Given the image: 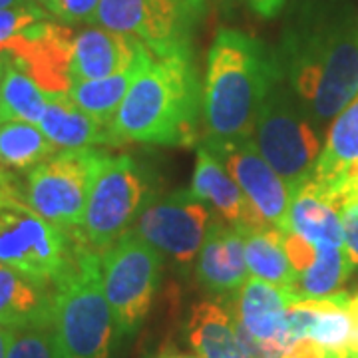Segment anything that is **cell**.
<instances>
[{
  "mask_svg": "<svg viewBox=\"0 0 358 358\" xmlns=\"http://www.w3.org/2000/svg\"><path fill=\"white\" fill-rule=\"evenodd\" d=\"M277 60L308 120L322 126L358 94V22L307 14L282 34Z\"/></svg>",
  "mask_w": 358,
  "mask_h": 358,
  "instance_id": "cell-1",
  "label": "cell"
},
{
  "mask_svg": "<svg viewBox=\"0 0 358 358\" xmlns=\"http://www.w3.org/2000/svg\"><path fill=\"white\" fill-rule=\"evenodd\" d=\"M281 76L277 54L241 30L221 28L207 54L205 140H253L259 108Z\"/></svg>",
  "mask_w": 358,
  "mask_h": 358,
  "instance_id": "cell-2",
  "label": "cell"
},
{
  "mask_svg": "<svg viewBox=\"0 0 358 358\" xmlns=\"http://www.w3.org/2000/svg\"><path fill=\"white\" fill-rule=\"evenodd\" d=\"M203 103L189 50L154 56L122 100L112 134L122 143L192 145Z\"/></svg>",
  "mask_w": 358,
  "mask_h": 358,
  "instance_id": "cell-3",
  "label": "cell"
},
{
  "mask_svg": "<svg viewBox=\"0 0 358 358\" xmlns=\"http://www.w3.org/2000/svg\"><path fill=\"white\" fill-rule=\"evenodd\" d=\"M54 324L66 358H112L120 336L102 285V253L76 231L66 271L52 285Z\"/></svg>",
  "mask_w": 358,
  "mask_h": 358,
  "instance_id": "cell-4",
  "label": "cell"
},
{
  "mask_svg": "<svg viewBox=\"0 0 358 358\" xmlns=\"http://www.w3.org/2000/svg\"><path fill=\"white\" fill-rule=\"evenodd\" d=\"M253 141L291 193L313 178L322 150L320 134L301 108L282 70L259 108Z\"/></svg>",
  "mask_w": 358,
  "mask_h": 358,
  "instance_id": "cell-5",
  "label": "cell"
},
{
  "mask_svg": "<svg viewBox=\"0 0 358 358\" xmlns=\"http://www.w3.org/2000/svg\"><path fill=\"white\" fill-rule=\"evenodd\" d=\"M148 201L150 185L134 157L106 154L96 171L78 233L92 249L103 253L131 229Z\"/></svg>",
  "mask_w": 358,
  "mask_h": 358,
  "instance_id": "cell-6",
  "label": "cell"
},
{
  "mask_svg": "<svg viewBox=\"0 0 358 358\" xmlns=\"http://www.w3.org/2000/svg\"><path fill=\"white\" fill-rule=\"evenodd\" d=\"M162 273V253L136 231L102 253V285L120 334H134L148 319Z\"/></svg>",
  "mask_w": 358,
  "mask_h": 358,
  "instance_id": "cell-7",
  "label": "cell"
},
{
  "mask_svg": "<svg viewBox=\"0 0 358 358\" xmlns=\"http://www.w3.org/2000/svg\"><path fill=\"white\" fill-rule=\"evenodd\" d=\"M76 229H62L26 203L0 209V263L54 285L74 255Z\"/></svg>",
  "mask_w": 358,
  "mask_h": 358,
  "instance_id": "cell-8",
  "label": "cell"
},
{
  "mask_svg": "<svg viewBox=\"0 0 358 358\" xmlns=\"http://www.w3.org/2000/svg\"><path fill=\"white\" fill-rule=\"evenodd\" d=\"M103 155L100 148L60 150L26 176V205L62 229H78Z\"/></svg>",
  "mask_w": 358,
  "mask_h": 358,
  "instance_id": "cell-9",
  "label": "cell"
},
{
  "mask_svg": "<svg viewBox=\"0 0 358 358\" xmlns=\"http://www.w3.org/2000/svg\"><path fill=\"white\" fill-rule=\"evenodd\" d=\"M213 221L211 209L192 189H181L152 199L136 219V231L159 253L169 255L181 268H187L199 255L207 229Z\"/></svg>",
  "mask_w": 358,
  "mask_h": 358,
  "instance_id": "cell-10",
  "label": "cell"
},
{
  "mask_svg": "<svg viewBox=\"0 0 358 358\" xmlns=\"http://www.w3.org/2000/svg\"><path fill=\"white\" fill-rule=\"evenodd\" d=\"M189 13L178 0H102L96 24L141 40L154 56L189 50Z\"/></svg>",
  "mask_w": 358,
  "mask_h": 358,
  "instance_id": "cell-11",
  "label": "cell"
},
{
  "mask_svg": "<svg viewBox=\"0 0 358 358\" xmlns=\"http://www.w3.org/2000/svg\"><path fill=\"white\" fill-rule=\"evenodd\" d=\"M203 145L227 169L257 211L277 229L287 227L291 192L268 166L253 140H205Z\"/></svg>",
  "mask_w": 358,
  "mask_h": 358,
  "instance_id": "cell-12",
  "label": "cell"
},
{
  "mask_svg": "<svg viewBox=\"0 0 358 358\" xmlns=\"http://www.w3.org/2000/svg\"><path fill=\"white\" fill-rule=\"evenodd\" d=\"M72 42L74 34L66 26L44 20L20 34L4 54L46 94H68L72 86Z\"/></svg>",
  "mask_w": 358,
  "mask_h": 358,
  "instance_id": "cell-13",
  "label": "cell"
},
{
  "mask_svg": "<svg viewBox=\"0 0 358 358\" xmlns=\"http://www.w3.org/2000/svg\"><path fill=\"white\" fill-rule=\"evenodd\" d=\"M358 167V94L346 103L329 128L327 141L315 164L313 181L341 211L352 195L350 171Z\"/></svg>",
  "mask_w": 358,
  "mask_h": 358,
  "instance_id": "cell-14",
  "label": "cell"
},
{
  "mask_svg": "<svg viewBox=\"0 0 358 358\" xmlns=\"http://www.w3.org/2000/svg\"><path fill=\"white\" fill-rule=\"evenodd\" d=\"M296 301L301 299L293 289L249 277L235 293V299H231L227 310L231 319L257 341L275 345L287 352L293 345L287 333V310Z\"/></svg>",
  "mask_w": 358,
  "mask_h": 358,
  "instance_id": "cell-15",
  "label": "cell"
},
{
  "mask_svg": "<svg viewBox=\"0 0 358 358\" xmlns=\"http://www.w3.org/2000/svg\"><path fill=\"white\" fill-rule=\"evenodd\" d=\"M197 281L215 294L237 293L249 279L245 237L231 223L213 219L197 255Z\"/></svg>",
  "mask_w": 358,
  "mask_h": 358,
  "instance_id": "cell-16",
  "label": "cell"
},
{
  "mask_svg": "<svg viewBox=\"0 0 358 358\" xmlns=\"http://www.w3.org/2000/svg\"><path fill=\"white\" fill-rule=\"evenodd\" d=\"M192 193L203 203L211 205L221 217L237 229H261L271 225L205 145L197 148Z\"/></svg>",
  "mask_w": 358,
  "mask_h": 358,
  "instance_id": "cell-17",
  "label": "cell"
},
{
  "mask_svg": "<svg viewBox=\"0 0 358 358\" xmlns=\"http://www.w3.org/2000/svg\"><path fill=\"white\" fill-rule=\"evenodd\" d=\"M150 50L141 40L126 36L102 26H90L78 32L72 42V82L102 80L136 62Z\"/></svg>",
  "mask_w": 358,
  "mask_h": 358,
  "instance_id": "cell-18",
  "label": "cell"
},
{
  "mask_svg": "<svg viewBox=\"0 0 358 358\" xmlns=\"http://www.w3.org/2000/svg\"><path fill=\"white\" fill-rule=\"evenodd\" d=\"M38 128L58 150L117 145L112 128L82 112L68 94H48Z\"/></svg>",
  "mask_w": 358,
  "mask_h": 358,
  "instance_id": "cell-19",
  "label": "cell"
},
{
  "mask_svg": "<svg viewBox=\"0 0 358 358\" xmlns=\"http://www.w3.org/2000/svg\"><path fill=\"white\" fill-rule=\"evenodd\" d=\"M36 124L0 122V185L18 193V173H30L42 162L58 154Z\"/></svg>",
  "mask_w": 358,
  "mask_h": 358,
  "instance_id": "cell-20",
  "label": "cell"
},
{
  "mask_svg": "<svg viewBox=\"0 0 358 358\" xmlns=\"http://www.w3.org/2000/svg\"><path fill=\"white\" fill-rule=\"evenodd\" d=\"M54 319L52 287L0 263V324L24 327Z\"/></svg>",
  "mask_w": 358,
  "mask_h": 358,
  "instance_id": "cell-21",
  "label": "cell"
},
{
  "mask_svg": "<svg viewBox=\"0 0 358 358\" xmlns=\"http://www.w3.org/2000/svg\"><path fill=\"white\" fill-rule=\"evenodd\" d=\"M282 231H293L317 247H343L341 211L315 187L313 181H307L296 192L291 193L287 227Z\"/></svg>",
  "mask_w": 358,
  "mask_h": 358,
  "instance_id": "cell-22",
  "label": "cell"
},
{
  "mask_svg": "<svg viewBox=\"0 0 358 358\" xmlns=\"http://www.w3.org/2000/svg\"><path fill=\"white\" fill-rule=\"evenodd\" d=\"M185 338L201 358H251L235 336L229 310L215 301L193 305L185 322Z\"/></svg>",
  "mask_w": 358,
  "mask_h": 358,
  "instance_id": "cell-23",
  "label": "cell"
},
{
  "mask_svg": "<svg viewBox=\"0 0 358 358\" xmlns=\"http://www.w3.org/2000/svg\"><path fill=\"white\" fill-rule=\"evenodd\" d=\"M152 58L154 54L145 50L136 62H131L112 76L102 78V80H88V82H72L68 96L82 112L92 115L103 126L112 128V120L122 100L126 98L129 86L134 84V80L138 78L141 70L150 64Z\"/></svg>",
  "mask_w": 358,
  "mask_h": 358,
  "instance_id": "cell-24",
  "label": "cell"
},
{
  "mask_svg": "<svg viewBox=\"0 0 358 358\" xmlns=\"http://www.w3.org/2000/svg\"><path fill=\"white\" fill-rule=\"evenodd\" d=\"M245 237V261L249 275L261 281L293 289L296 273L285 251L281 229L268 225L261 229H239Z\"/></svg>",
  "mask_w": 358,
  "mask_h": 358,
  "instance_id": "cell-25",
  "label": "cell"
},
{
  "mask_svg": "<svg viewBox=\"0 0 358 358\" xmlns=\"http://www.w3.org/2000/svg\"><path fill=\"white\" fill-rule=\"evenodd\" d=\"M48 94L6 54L0 78V122H28L38 126Z\"/></svg>",
  "mask_w": 358,
  "mask_h": 358,
  "instance_id": "cell-26",
  "label": "cell"
},
{
  "mask_svg": "<svg viewBox=\"0 0 358 358\" xmlns=\"http://www.w3.org/2000/svg\"><path fill=\"white\" fill-rule=\"evenodd\" d=\"M352 265L345 253V247L336 245H319L317 247V259L313 265L303 271L293 291L296 296L303 299H327L341 291L343 282L348 279Z\"/></svg>",
  "mask_w": 358,
  "mask_h": 358,
  "instance_id": "cell-27",
  "label": "cell"
},
{
  "mask_svg": "<svg viewBox=\"0 0 358 358\" xmlns=\"http://www.w3.org/2000/svg\"><path fill=\"white\" fill-rule=\"evenodd\" d=\"M348 296L350 294L345 291H338L333 296L319 299V308L308 331V338L333 352L336 358H348V345L352 336V320L346 308Z\"/></svg>",
  "mask_w": 358,
  "mask_h": 358,
  "instance_id": "cell-28",
  "label": "cell"
},
{
  "mask_svg": "<svg viewBox=\"0 0 358 358\" xmlns=\"http://www.w3.org/2000/svg\"><path fill=\"white\" fill-rule=\"evenodd\" d=\"M6 358H66L54 319L16 327Z\"/></svg>",
  "mask_w": 358,
  "mask_h": 358,
  "instance_id": "cell-29",
  "label": "cell"
},
{
  "mask_svg": "<svg viewBox=\"0 0 358 358\" xmlns=\"http://www.w3.org/2000/svg\"><path fill=\"white\" fill-rule=\"evenodd\" d=\"M50 13H46L38 4L16 6V8H0V54L13 44L20 34L38 22L50 20Z\"/></svg>",
  "mask_w": 358,
  "mask_h": 358,
  "instance_id": "cell-30",
  "label": "cell"
},
{
  "mask_svg": "<svg viewBox=\"0 0 358 358\" xmlns=\"http://www.w3.org/2000/svg\"><path fill=\"white\" fill-rule=\"evenodd\" d=\"M102 0H56V18L64 24H96V14Z\"/></svg>",
  "mask_w": 358,
  "mask_h": 358,
  "instance_id": "cell-31",
  "label": "cell"
},
{
  "mask_svg": "<svg viewBox=\"0 0 358 358\" xmlns=\"http://www.w3.org/2000/svg\"><path fill=\"white\" fill-rule=\"evenodd\" d=\"M343 221V247L352 267H358V201L341 209Z\"/></svg>",
  "mask_w": 358,
  "mask_h": 358,
  "instance_id": "cell-32",
  "label": "cell"
},
{
  "mask_svg": "<svg viewBox=\"0 0 358 358\" xmlns=\"http://www.w3.org/2000/svg\"><path fill=\"white\" fill-rule=\"evenodd\" d=\"M348 315L352 320V336H350V345H348V358H358V293L348 296Z\"/></svg>",
  "mask_w": 358,
  "mask_h": 358,
  "instance_id": "cell-33",
  "label": "cell"
},
{
  "mask_svg": "<svg viewBox=\"0 0 358 358\" xmlns=\"http://www.w3.org/2000/svg\"><path fill=\"white\" fill-rule=\"evenodd\" d=\"M249 4L257 14H261L265 18H273L282 10L285 0H249Z\"/></svg>",
  "mask_w": 358,
  "mask_h": 358,
  "instance_id": "cell-34",
  "label": "cell"
},
{
  "mask_svg": "<svg viewBox=\"0 0 358 358\" xmlns=\"http://www.w3.org/2000/svg\"><path fill=\"white\" fill-rule=\"evenodd\" d=\"M18 203H24V201H22V197L0 185V209H6V207H13V205H18Z\"/></svg>",
  "mask_w": 358,
  "mask_h": 358,
  "instance_id": "cell-35",
  "label": "cell"
},
{
  "mask_svg": "<svg viewBox=\"0 0 358 358\" xmlns=\"http://www.w3.org/2000/svg\"><path fill=\"white\" fill-rule=\"evenodd\" d=\"M13 333L14 329L0 324V358H6V355H8V346H10V341H13Z\"/></svg>",
  "mask_w": 358,
  "mask_h": 358,
  "instance_id": "cell-36",
  "label": "cell"
},
{
  "mask_svg": "<svg viewBox=\"0 0 358 358\" xmlns=\"http://www.w3.org/2000/svg\"><path fill=\"white\" fill-rule=\"evenodd\" d=\"M157 358H201V357H197V355H189V352H181V350H178V348H164Z\"/></svg>",
  "mask_w": 358,
  "mask_h": 358,
  "instance_id": "cell-37",
  "label": "cell"
},
{
  "mask_svg": "<svg viewBox=\"0 0 358 358\" xmlns=\"http://www.w3.org/2000/svg\"><path fill=\"white\" fill-rule=\"evenodd\" d=\"M36 4L34 0H0V8H16V6H28Z\"/></svg>",
  "mask_w": 358,
  "mask_h": 358,
  "instance_id": "cell-38",
  "label": "cell"
},
{
  "mask_svg": "<svg viewBox=\"0 0 358 358\" xmlns=\"http://www.w3.org/2000/svg\"><path fill=\"white\" fill-rule=\"evenodd\" d=\"M38 6H42L46 13H50L52 16H56V0H34Z\"/></svg>",
  "mask_w": 358,
  "mask_h": 358,
  "instance_id": "cell-39",
  "label": "cell"
},
{
  "mask_svg": "<svg viewBox=\"0 0 358 358\" xmlns=\"http://www.w3.org/2000/svg\"><path fill=\"white\" fill-rule=\"evenodd\" d=\"M4 64H6V54H0V78H2V72H4Z\"/></svg>",
  "mask_w": 358,
  "mask_h": 358,
  "instance_id": "cell-40",
  "label": "cell"
},
{
  "mask_svg": "<svg viewBox=\"0 0 358 358\" xmlns=\"http://www.w3.org/2000/svg\"><path fill=\"white\" fill-rule=\"evenodd\" d=\"M143 358H152V357H150V355H148V357H143Z\"/></svg>",
  "mask_w": 358,
  "mask_h": 358,
  "instance_id": "cell-41",
  "label": "cell"
}]
</instances>
